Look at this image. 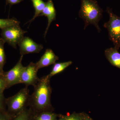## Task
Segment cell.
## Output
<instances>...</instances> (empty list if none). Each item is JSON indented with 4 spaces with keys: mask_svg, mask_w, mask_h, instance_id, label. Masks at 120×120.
Here are the masks:
<instances>
[{
    "mask_svg": "<svg viewBox=\"0 0 120 120\" xmlns=\"http://www.w3.org/2000/svg\"><path fill=\"white\" fill-rule=\"evenodd\" d=\"M50 79L47 75L43 76L34 86V92L30 95L28 103L29 109L33 114L45 111L52 112Z\"/></svg>",
    "mask_w": 120,
    "mask_h": 120,
    "instance_id": "1",
    "label": "cell"
},
{
    "mask_svg": "<svg viewBox=\"0 0 120 120\" xmlns=\"http://www.w3.org/2000/svg\"><path fill=\"white\" fill-rule=\"evenodd\" d=\"M81 8L79 16L84 22V30L90 24L94 25L98 32L101 30L99 22L102 17L103 11L95 0H81Z\"/></svg>",
    "mask_w": 120,
    "mask_h": 120,
    "instance_id": "2",
    "label": "cell"
},
{
    "mask_svg": "<svg viewBox=\"0 0 120 120\" xmlns=\"http://www.w3.org/2000/svg\"><path fill=\"white\" fill-rule=\"evenodd\" d=\"M30 90L26 86L12 97L5 99L8 107L7 112L12 116H15L26 109L28 106Z\"/></svg>",
    "mask_w": 120,
    "mask_h": 120,
    "instance_id": "3",
    "label": "cell"
},
{
    "mask_svg": "<svg viewBox=\"0 0 120 120\" xmlns=\"http://www.w3.org/2000/svg\"><path fill=\"white\" fill-rule=\"evenodd\" d=\"M106 11L109 15V20L104 23L103 26L108 30L110 40L112 42L114 48L118 50L120 47V17L109 8H107Z\"/></svg>",
    "mask_w": 120,
    "mask_h": 120,
    "instance_id": "4",
    "label": "cell"
},
{
    "mask_svg": "<svg viewBox=\"0 0 120 120\" xmlns=\"http://www.w3.org/2000/svg\"><path fill=\"white\" fill-rule=\"evenodd\" d=\"M27 32V31L22 30L19 24H16L2 29L1 35L5 42L16 49L17 45Z\"/></svg>",
    "mask_w": 120,
    "mask_h": 120,
    "instance_id": "5",
    "label": "cell"
},
{
    "mask_svg": "<svg viewBox=\"0 0 120 120\" xmlns=\"http://www.w3.org/2000/svg\"><path fill=\"white\" fill-rule=\"evenodd\" d=\"M23 56H21L15 65L11 70L4 72L2 77L6 84L7 88L20 83V78L23 66L22 64Z\"/></svg>",
    "mask_w": 120,
    "mask_h": 120,
    "instance_id": "6",
    "label": "cell"
},
{
    "mask_svg": "<svg viewBox=\"0 0 120 120\" xmlns=\"http://www.w3.org/2000/svg\"><path fill=\"white\" fill-rule=\"evenodd\" d=\"M38 70L36 64L32 62L24 67L20 75V83L24 84L27 86H35L40 80L37 75Z\"/></svg>",
    "mask_w": 120,
    "mask_h": 120,
    "instance_id": "7",
    "label": "cell"
},
{
    "mask_svg": "<svg viewBox=\"0 0 120 120\" xmlns=\"http://www.w3.org/2000/svg\"><path fill=\"white\" fill-rule=\"evenodd\" d=\"M21 56L28 54L39 53L43 49V45L38 44L28 37H24L18 43Z\"/></svg>",
    "mask_w": 120,
    "mask_h": 120,
    "instance_id": "8",
    "label": "cell"
},
{
    "mask_svg": "<svg viewBox=\"0 0 120 120\" xmlns=\"http://www.w3.org/2000/svg\"><path fill=\"white\" fill-rule=\"evenodd\" d=\"M56 12L54 5L52 0H48L46 2L45 6L41 13L40 16H45L47 17L48 19V24L44 34V37L45 38L46 35L49 30L50 26L52 22L56 20Z\"/></svg>",
    "mask_w": 120,
    "mask_h": 120,
    "instance_id": "9",
    "label": "cell"
},
{
    "mask_svg": "<svg viewBox=\"0 0 120 120\" xmlns=\"http://www.w3.org/2000/svg\"><path fill=\"white\" fill-rule=\"evenodd\" d=\"M58 60V57L56 56L52 50L51 49H48L46 50L40 60L35 64L39 70L42 68L54 64Z\"/></svg>",
    "mask_w": 120,
    "mask_h": 120,
    "instance_id": "10",
    "label": "cell"
},
{
    "mask_svg": "<svg viewBox=\"0 0 120 120\" xmlns=\"http://www.w3.org/2000/svg\"><path fill=\"white\" fill-rule=\"evenodd\" d=\"M106 59L111 64L120 69V53L114 47L106 49L105 52Z\"/></svg>",
    "mask_w": 120,
    "mask_h": 120,
    "instance_id": "11",
    "label": "cell"
},
{
    "mask_svg": "<svg viewBox=\"0 0 120 120\" xmlns=\"http://www.w3.org/2000/svg\"><path fill=\"white\" fill-rule=\"evenodd\" d=\"M57 114L51 111H45L32 114V120H58Z\"/></svg>",
    "mask_w": 120,
    "mask_h": 120,
    "instance_id": "12",
    "label": "cell"
},
{
    "mask_svg": "<svg viewBox=\"0 0 120 120\" xmlns=\"http://www.w3.org/2000/svg\"><path fill=\"white\" fill-rule=\"evenodd\" d=\"M72 63L71 61L55 63L54 64L52 71L49 74L47 75V76L50 79H51V77L54 75L62 72L65 69L71 65Z\"/></svg>",
    "mask_w": 120,
    "mask_h": 120,
    "instance_id": "13",
    "label": "cell"
},
{
    "mask_svg": "<svg viewBox=\"0 0 120 120\" xmlns=\"http://www.w3.org/2000/svg\"><path fill=\"white\" fill-rule=\"evenodd\" d=\"M33 4V6L35 9L34 15L32 19L28 22H31L35 18L40 16L43 9L45 6L46 2L43 1L42 0H30Z\"/></svg>",
    "mask_w": 120,
    "mask_h": 120,
    "instance_id": "14",
    "label": "cell"
},
{
    "mask_svg": "<svg viewBox=\"0 0 120 120\" xmlns=\"http://www.w3.org/2000/svg\"><path fill=\"white\" fill-rule=\"evenodd\" d=\"M12 120H32V113L30 109H26L14 116Z\"/></svg>",
    "mask_w": 120,
    "mask_h": 120,
    "instance_id": "15",
    "label": "cell"
},
{
    "mask_svg": "<svg viewBox=\"0 0 120 120\" xmlns=\"http://www.w3.org/2000/svg\"><path fill=\"white\" fill-rule=\"evenodd\" d=\"M20 22L16 18L0 19V28L2 30L9 26L16 24H19Z\"/></svg>",
    "mask_w": 120,
    "mask_h": 120,
    "instance_id": "16",
    "label": "cell"
},
{
    "mask_svg": "<svg viewBox=\"0 0 120 120\" xmlns=\"http://www.w3.org/2000/svg\"><path fill=\"white\" fill-rule=\"evenodd\" d=\"M5 43L4 39L0 37V67L2 68L6 62V56L4 49Z\"/></svg>",
    "mask_w": 120,
    "mask_h": 120,
    "instance_id": "17",
    "label": "cell"
},
{
    "mask_svg": "<svg viewBox=\"0 0 120 120\" xmlns=\"http://www.w3.org/2000/svg\"><path fill=\"white\" fill-rule=\"evenodd\" d=\"M81 116L77 114L73 113L69 116H60L58 120H80Z\"/></svg>",
    "mask_w": 120,
    "mask_h": 120,
    "instance_id": "18",
    "label": "cell"
},
{
    "mask_svg": "<svg viewBox=\"0 0 120 120\" xmlns=\"http://www.w3.org/2000/svg\"><path fill=\"white\" fill-rule=\"evenodd\" d=\"M13 117L5 110L0 111V120H12Z\"/></svg>",
    "mask_w": 120,
    "mask_h": 120,
    "instance_id": "19",
    "label": "cell"
},
{
    "mask_svg": "<svg viewBox=\"0 0 120 120\" xmlns=\"http://www.w3.org/2000/svg\"><path fill=\"white\" fill-rule=\"evenodd\" d=\"M7 88L6 84L2 76H0V94H3L4 90Z\"/></svg>",
    "mask_w": 120,
    "mask_h": 120,
    "instance_id": "20",
    "label": "cell"
},
{
    "mask_svg": "<svg viewBox=\"0 0 120 120\" xmlns=\"http://www.w3.org/2000/svg\"><path fill=\"white\" fill-rule=\"evenodd\" d=\"M5 103V99L4 98L3 94H0V111L5 110L4 104Z\"/></svg>",
    "mask_w": 120,
    "mask_h": 120,
    "instance_id": "21",
    "label": "cell"
},
{
    "mask_svg": "<svg viewBox=\"0 0 120 120\" xmlns=\"http://www.w3.org/2000/svg\"><path fill=\"white\" fill-rule=\"evenodd\" d=\"M6 4H9L10 5H13L19 4L20 2H22L24 0H5Z\"/></svg>",
    "mask_w": 120,
    "mask_h": 120,
    "instance_id": "22",
    "label": "cell"
},
{
    "mask_svg": "<svg viewBox=\"0 0 120 120\" xmlns=\"http://www.w3.org/2000/svg\"><path fill=\"white\" fill-rule=\"evenodd\" d=\"M81 116V117H80V120H92L90 118V117H88V116Z\"/></svg>",
    "mask_w": 120,
    "mask_h": 120,
    "instance_id": "23",
    "label": "cell"
},
{
    "mask_svg": "<svg viewBox=\"0 0 120 120\" xmlns=\"http://www.w3.org/2000/svg\"><path fill=\"white\" fill-rule=\"evenodd\" d=\"M4 73V72L3 71V68L0 67V76H2Z\"/></svg>",
    "mask_w": 120,
    "mask_h": 120,
    "instance_id": "24",
    "label": "cell"
}]
</instances>
